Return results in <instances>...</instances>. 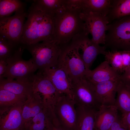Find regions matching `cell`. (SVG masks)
Segmentation results:
<instances>
[{"label": "cell", "mask_w": 130, "mask_h": 130, "mask_svg": "<svg viewBox=\"0 0 130 130\" xmlns=\"http://www.w3.org/2000/svg\"><path fill=\"white\" fill-rule=\"evenodd\" d=\"M108 130H127L122 126L118 117L112 124Z\"/></svg>", "instance_id": "cell-32"}, {"label": "cell", "mask_w": 130, "mask_h": 130, "mask_svg": "<svg viewBox=\"0 0 130 130\" xmlns=\"http://www.w3.org/2000/svg\"><path fill=\"white\" fill-rule=\"evenodd\" d=\"M34 3L45 13L54 17L55 14L65 6V0H36Z\"/></svg>", "instance_id": "cell-27"}, {"label": "cell", "mask_w": 130, "mask_h": 130, "mask_svg": "<svg viewBox=\"0 0 130 130\" xmlns=\"http://www.w3.org/2000/svg\"><path fill=\"white\" fill-rule=\"evenodd\" d=\"M21 43L24 45L46 40H53L54 18L32 2L27 12Z\"/></svg>", "instance_id": "cell-1"}, {"label": "cell", "mask_w": 130, "mask_h": 130, "mask_svg": "<svg viewBox=\"0 0 130 130\" xmlns=\"http://www.w3.org/2000/svg\"><path fill=\"white\" fill-rule=\"evenodd\" d=\"M33 92L38 93L42 98L44 108L54 111L55 105L61 95L52 83L41 72L38 71L32 78Z\"/></svg>", "instance_id": "cell-8"}, {"label": "cell", "mask_w": 130, "mask_h": 130, "mask_svg": "<svg viewBox=\"0 0 130 130\" xmlns=\"http://www.w3.org/2000/svg\"><path fill=\"white\" fill-rule=\"evenodd\" d=\"M40 72L49 79L59 92L74 100L72 81L64 70L56 67L46 69Z\"/></svg>", "instance_id": "cell-13"}, {"label": "cell", "mask_w": 130, "mask_h": 130, "mask_svg": "<svg viewBox=\"0 0 130 130\" xmlns=\"http://www.w3.org/2000/svg\"><path fill=\"white\" fill-rule=\"evenodd\" d=\"M7 65V63L6 60L0 59V78L6 71Z\"/></svg>", "instance_id": "cell-33"}, {"label": "cell", "mask_w": 130, "mask_h": 130, "mask_svg": "<svg viewBox=\"0 0 130 130\" xmlns=\"http://www.w3.org/2000/svg\"><path fill=\"white\" fill-rule=\"evenodd\" d=\"M111 2L110 0H82L81 12H91L107 16Z\"/></svg>", "instance_id": "cell-26"}, {"label": "cell", "mask_w": 130, "mask_h": 130, "mask_svg": "<svg viewBox=\"0 0 130 130\" xmlns=\"http://www.w3.org/2000/svg\"><path fill=\"white\" fill-rule=\"evenodd\" d=\"M115 105L122 115L130 112V87L120 80L117 87Z\"/></svg>", "instance_id": "cell-25"}, {"label": "cell", "mask_w": 130, "mask_h": 130, "mask_svg": "<svg viewBox=\"0 0 130 130\" xmlns=\"http://www.w3.org/2000/svg\"><path fill=\"white\" fill-rule=\"evenodd\" d=\"M120 120L121 124L124 128L127 130L130 129V112L122 115Z\"/></svg>", "instance_id": "cell-31"}, {"label": "cell", "mask_w": 130, "mask_h": 130, "mask_svg": "<svg viewBox=\"0 0 130 130\" xmlns=\"http://www.w3.org/2000/svg\"><path fill=\"white\" fill-rule=\"evenodd\" d=\"M27 12L26 9L17 11L11 16L0 18V36L16 46L21 41Z\"/></svg>", "instance_id": "cell-7"}, {"label": "cell", "mask_w": 130, "mask_h": 130, "mask_svg": "<svg viewBox=\"0 0 130 130\" xmlns=\"http://www.w3.org/2000/svg\"><path fill=\"white\" fill-rule=\"evenodd\" d=\"M130 130V129L128 130Z\"/></svg>", "instance_id": "cell-37"}, {"label": "cell", "mask_w": 130, "mask_h": 130, "mask_svg": "<svg viewBox=\"0 0 130 130\" xmlns=\"http://www.w3.org/2000/svg\"><path fill=\"white\" fill-rule=\"evenodd\" d=\"M44 130H52V125L50 128Z\"/></svg>", "instance_id": "cell-35"}, {"label": "cell", "mask_w": 130, "mask_h": 130, "mask_svg": "<svg viewBox=\"0 0 130 130\" xmlns=\"http://www.w3.org/2000/svg\"><path fill=\"white\" fill-rule=\"evenodd\" d=\"M85 76L90 82L95 84L120 80V75L105 60L94 69L87 71Z\"/></svg>", "instance_id": "cell-15"}, {"label": "cell", "mask_w": 130, "mask_h": 130, "mask_svg": "<svg viewBox=\"0 0 130 130\" xmlns=\"http://www.w3.org/2000/svg\"><path fill=\"white\" fill-rule=\"evenodd\" d=\"M26 5L19 0H0V18L26 9Z\"/></svg>", "instance_id": "cell-28"}, {"label": "cell", "mask_w": 130, "mask_h": 130, "mask_svg": "<svg viewBox=\"0 0 130 130\" xmlns=\"http://www.w3.org/2000/svg\"><path fill=\"white\" fill-rule=\"evenodd\" d=\"M72 85L76 105L98 110L101 105L96 98L92 84L85 76L72 81Z\"/></svg>", "instance_id": "cell-11"}, {"label": "cell", "mask_w": 130, "mask_h": 130, "mask_svg": "<svg viewBox=\"0 0 130 130\" xmlns=\"http://www.w3.org/2000/svg\"><path fill=\"white\" fill-rule=\"evenodd\" d=\"M52 123V130H65L58 122Z\"/></svg>", "instance_id": "cell-34"}, {"label": "cell", "mask_w": 130, "mask_h": 130, "mask_svg": "<svg viewBox=\"0 0 130 130\" xmlns=\"http://www.w3.org/2000/svg\"><path fill=\"white\" fill-rule=\"evenodd\" d=\"M28 98L25 96L0 89V117L13 106L24 103Z\"/></svg>", "instance_id": "cell-22"}, {"label": "cell", "mask_w": 130, "mask_h": 130, "mask_svg": "<svg viewBox=\"0 0 130 130\" xmlns=\"http://www.w3.org/2000/svg\"><path fill=\"white\" fill-rule=\"evenodd\" d=\"M81 12L65 6L58 11L54 17V41L63 46L69 43L77 35L88 32L80 16Z\"/></svg>", "instance_id": "cell-2"}, {"label": "cell", "mask_w": 130, "mask_h": 130, "mask_svg": "<svg viewBox=\"0 0 130 130\" xmlns=\"http://www.w3.org/2000/svg\"><path fill=\"white\" fill-rule=\"evenodd\" d=\"M19 46L15 45L5 38L0 36V59L7 61Z\"/></svg>", "instance_id": "cell-29"}, {"label": "cell", "mask_w": 130, "mask_h": 130, "mask_svg": "<svg viewBox=\"0 0 130 130\" xmlns=\"http://www.w3.org/2000/svg\"><path fill=\"white\" fill-rule=\"evenodd\" d=\"M129 16H130V0H111L110 9L107 16L109 24Z\"/></svg>", "instance_id": "cell-23"}, {"label": "cell", "mask_w": 130, "mask_h": 130, "mask_svg": "<svg viewBox=\"0 0 130 130\" xmlns=\"http://www.w3.org/2000/svg\"><path fill=\"white\" fill-rule=\"evenodd\" d=\"M23 104L12 108L2 117H0V130H18L24 125L22 116Z\"/></svg>", "instance_id": "cell-17"}, {"label": "cell", "mask_w": 130, "mask_h": 130, "mask_svg": "<svg viewBox=\"0 0 130 130\" xmlns=\"http://www.w3.org/2000/svg\"><path fill=\"white\" fill-rule=\"evenodd\" d=\"M56 67L64 70L72 81L84 76L87 71L78 48L71 42L62 46Z\"/></svg>", "instance_id": "cell-6"}, {"label": "cell", "mask_w": 130, "mask_h": 130, "mask_svg": "<svg viewBox=\"0 0 130 130\" xmlns=\"http://www.w3.org/2000/svg\"><path fill=\"white\" fill-rule=\"evenodd\" d=\"M44 108L42 97L38 93L33 92V94L28 98L22 106V116L24 125L39 113Z\"/></svg>", "instance_id": "cell-21"}, {"label": "cell", "mask_w": 130, "mask_h": 130, "mask_svg": "<svg viewBox=\"0 0 130 130\" xmlns=\"http://www.w3.org/2000/svg\"><path fill=\"white\" fill-rule=\"evenodd\" d=\"M120 80L124 84L130 87V66L120 75Z\"/></svg>", "instance_id": "cell-30"}, {"label": "cell", "mask_w": 130, "mask_h": 130, "mask_svg": "<svg viewBox=\"0 0 130 130\" xmlns=\"http://www.w3.org/2000/svg\"><path fill=\"white\" fill-rule=\"evenodd\" d=\"M25 49L30 53L31 58L39 71L56 67L62 46L53 40H46L28 45Z\"/></svg>", "instance_id": "cell-3"}, {"label": "cell", "mask_w": 130, "mask_h": 130, "mask_svg": "<svg viewBox=\"0 0 130 130\" xmlns=\"http://www.w3.org/2000/svg\"><path fill=\"white\" fill-rule=\"evenodd\" d=\"M89 34L84 32L78 34L74 37L71 42L78 48L82 59L87 71L96 59L97 56L100 54H104L106 48L104 46L93 42L88 37Z\"/></svg>", "instance_id": "cell-10"}, {"label": "cell", "mask_w": 130, "mask_h": 130, "mask_svg": "<svg viewBox=\"0 0 130 130\" xmlns=\"http://www.w3.org/2000/svg\"><path fill=\"white\" fill-rule=\"evenodd\" d=\"M24 45L21 44L16 49L12 56L7 60L6 70L0 79L2 78L10 80L32 81V78L38 70L30 58L25 60L22 58Z\"/></svg>", "instance_id": "cell-5"}, {"label": "cell", "mask_w": 130, "mask_h": 130, "mask_svg": "<svg viewBox=\"0 0 130 130\" xmlns=\"http://www.w3.org/2000/svg\"><path fill=\"white\" fill-rule=\"evenodd\" d=\"M18 130H25L21 128V129H19Z\"/></svg>", "instance_id": "cell-36"}, {"label": "cell", "mask_w": 130, "mask_h": 130, "mask_svg": "<svg viewBox=\"0 0 130 130\" xmlns=\"http://www.w3.org/2000/svg\"><path fill=\"white\" fill-rule=\"evenodd\" d=\"M120 80L92 84L97 99L100 105H115L116 94Z\"/></svg>", "instance_id": "cell-14"}, {"label": "cell", "mask_w": 130, "mask_h": 130, "mask_svg": "<svg viewBox=\"0 0 130 130\" xmlns=\"http://www.w3.org/2000/svg\"><path fill=\"white\" fill-rule=\"evenodd\" d=\"M86 28L92 36V41L99 45L105 44L106 32L109 24L107 16L92 12H82L80 14Z\"/></svg>", "instance_id": "cell-9"}, {"label": "cell", "mask_w": 130, "mask_h": 130, "mask_svg": "<svg viewBox=\"0 0 130 130\" xmlns=\"http://www.w3.org/2000/svg\"><path fill=\"white\" fill-rule=\"evenodd\" d=\"M77 118L76 130H94L95 115L96 110L76 105Z\"/></svg>", "instance_id": "cell-20"}, {"label": "cell", "mask_w": 130, "mask_h": 130, "mask_svg": "<svg viewBox=\"0 0 130 130\" xmlns=\"http://www.w3.org/2000/svg\"><path fill=\"white\" fill-rule=\"evenodd\" d=\"M115 105H102L95 114L94 130H108L119 117Z\"/></svg>", "instance_id": "cell-16"}, {"label": "cell", "mask_w": 130, "mask_h": 130, "mask_svg": "<svg viewBox=\"0 0 130 130\" xmlns=\"http://www.w3.org/2000/svg\"><path fill=\"white\" fill-rule=\"evenodd\" d=\"M74 101L68 96L62 94L55 107L56 118L65 130H76L77 114Z\"/></svg>", "instance_id": "cell-12"}, {"label": "cell", "mask_w": 130, "mask_h": 130, "mask_svg": "<svg viewBox=\"0 0 130 130\" xmlns=\"http://www.w3.org/2000/svg\"><path fill=\"white\" fill-rule=\"evenodd\" d=\"M107 31L104 45L106 49L130 51V16L109 24Z\"/></svg>", "instance_id": "cell-4"}, {"label": "cell", "mask_w": 130, "mask_h": 130, "mask_svg": "<svg viewBox=\"0 0 130 130\" xmlns=\"http://www.w3.org/2000/svg\"><path fill=\"white\" fill-rule=\"evenodd\" d=\"M105 60L120 75L130 66V51L106 50Z\"/></svg>", "instance_id": "cell-18"}, {"label": "cell", "mask_w": 130, "mask_h": 130, "mask_svg": "<svg viewBox=\"0 0 130 130\" xmlns=\"http://www.w3.org/2000/svg\"><path fill=\"white\" fill-rule=\"evenodd\" d=\"M46 110L44 108L39 113L25 123V130H44L50 127L52 123Z\"/></svg>", "instance_id": "cell-24"}, {"label": "cell", "mask_w": 130, "mask_h": 130, "mask_svg": "<svg viewBox=\"0 0 130 130\" xmlns=\"http://www.w3.org/2000/svg\"><path fill=\"white\" fill-rule=\"evenodd\" d=\"M0 89L28 98L33 93L32 81L10 80L4 78L0 79Z\"/></svg>", "instance_id": "cell-19"}]
</instances>
